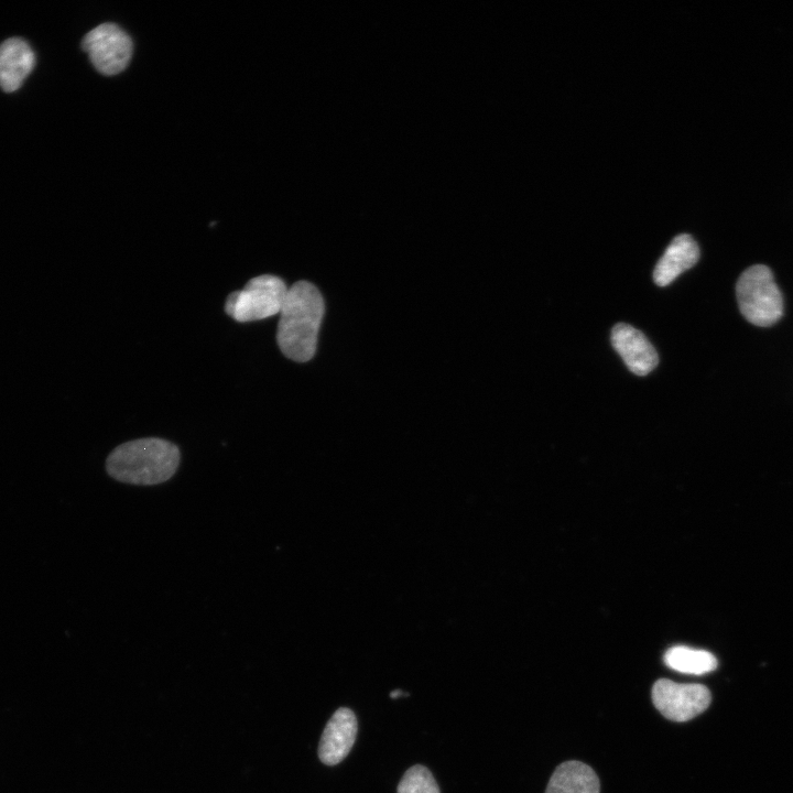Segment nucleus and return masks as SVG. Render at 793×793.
Instances as JSON below:
<instances>
[{
  "label": "nucleus",
  "instance_id": "9",
  "mask_svg": "<svg viewBox=\"0 0 793 793\" xmlns=\"http://www.w3.org/2000/svg\"><path fill=\"white\" fill-rule=\"evenodd\" d=\"M35 65V54L26 41L10 37L0 44V88L7 93L21 87Z\"/></svg>",
  "mask_w": 793,
  "mask_h": 793
},
{
  "label": "nucleus",
  "instance_id": "5",
  "mask_svg": "<svg viewBox=\"0 0 793 793\" xmlns=\"http://www.w3.org/2000/svg\"><path fill=\"white\" fill-rule=\"evenodd\" d=\"M95 68L107 76L126 69L132 56V41L128 33L115 23H102L90 30L82 41Z\"/></svg>",
  "mask_w": 793,
  "mask_h": 793
},
{
  "label": "nucleus",
  "instance_id": "3",
  "mask_svg": "<svg viewBox=\"0 0 793 793\" xmlns=\"http://www.w3.org/2000/svg\"><path fill=\"white\" fill-rule=\"evenodd\" d=\"M736 295L741 314L756 326H771L783 314L781 292L771 270L763 264H754L741 273Z\"/></svg>",
  "mask_w": 793,
  "mask_h": 793
},
{
  "label": "nucleus",
  "instance_id": "12",
  "mask_svg": "<svg viewBox=\"0 0 793 793\" xmlns=\"http://www.w3.org/2000/svg\"><path fill=\"white\" fill-rule=\"evenodd\" d=\"M665 664L678 672L702 675L717 666L716 658L708 651L677 645L664 654Z\"/></svg>",
  "mask_w": 793,
  "mask_h": 793
},
{
  "label": "nucleus",
  "instance_id": "8",
  "mask_svg": "<svg viewBox=\"0 0 793 793\" xmlns=\"http://www.w3.org/2000/svg\"><path fill=\"white\" fill-rule=\"evenodd\" d=\"M357 718L346 707L338 708L326 724L318 746L319 760L327 765L339 763L349 753L357 735Z\"/></svg>",
  "mask_w": 793,
  "mask_h": 793
},
{
  "label": "nucleus",
  "instance_id": "14",
  "mask_svg": "<svg viewBox=\"0 0 793 793\" xmlns=\"http://www.w3.org/2000/svg\"><path fill=\"white\" fill-rule=\"evenodd\" d=\"M400 694H401V691H400V689H395V691H393V692L390 693V697H391V698H395V697H399Z\"/></svg>",
  "mask_w": 793,
  "mask_h": 793
},
{
  "label": "nucleus",
  "instance_id": "4",
  "mask_svg": "<svg viewBox=\"0 0 793 793\" xmlns=\"http://www.w3.org/2000/svg\"><path fill=\"white\" fill-rule=\"evenodd\" d=\"M286 292L282 279L262 274L249 280L242 290L230 293L225 311L240 323L264 319L281 312Z\"/></svg>",
  "mask_w": 793,
  "mask_h": 793
},
{
  "label": "nucleus",
  "instance_id": "7",
  "mask_svg": "<svg viewBox=\"0 0 793 793\" xmlns=\"http://www.w3.org/2000/svg\"><path fill=\"white\" fill-rule=\"evenodd\" d=\"M611 344L628 369L638 376H645L658 366L656 350L645 335L631 325H615Z\"/></svg>",
  "mask_w": 793,
  "mask_h": 793
},
{
  "label": "nucleus",
  "instance_id": "6",
  "mask_svg": "<svg viewBox=\"0 0 793 793\" xmlns=\"http://www.w3.org/2000/svg\"><path fill=\"white\" fill-rule=\"evenodd\" d=\"M655 708L667 719L683 723L706 710L711 702L709 689L702 684H681L658 680L651 691Z\"/></svg>",
  "mask_w": 793,
  "mask_h": 793
},
{
  "label": "nucleus",
  "instance_id": "10",
  "mask_svg": "<svg viewBox=\"0 0 793 793\" xmlns=\"http://www.w3.org/2000/svg\"><path fill=\"white\" fill-rule=\"evenodd\" d=\"M699 258V248L692 236H676L658 261L653 280L659 286H666L680 274L692 268Z\"/></svg>",
  "mask_w": 793,
  "mask_h": 793
},
{
  "label": "nucleus",
  "instance_id": "2",
  "mask_svg": "<svg viewBox=\"0 0 793 793\" xmlns=\"http://www.w3.org/2000/svg\"><path fill=\"white\" fill-rule=\"evenodd\" d=\"M181 460L178 447L170 441L145 437L117 446L107 457L106 470L113 479L152 486L171 479Z\"/></svg>",
  "mask_w": 793,
  "mask_h": 793
},
{
  "label": "nucleus",
  "instance_id": "1",
  "mask_svg": "<svg viewBox=\"0 0 793 793\" xmlns=\"http://www.w3.org/2000/svg\"><path fill=\"white\" fill-rule=\"evenodd\" d=\"M324 311L323 296L312 283L298 281L287 289L276 330L285 357L298 362L313 358Z\"/></svg>",
  "mask_w": 793,
  "mask_h": 793
},
{
  "label": "nucleus",
  "instance_id": "11",
  "mask_svg": "<svg viewBox=\"0 0 793 793\" xmlns=\"http://www.w3.org/2000/svg\"><path fill=\"white\" fill-rule=\"evenodd\" d=\"M600 783L588 764L571 760L561 763L550 778L545 793H599Z\"/></svg>",
  "mask_w": 793,
  "mask_h": 793
},
{
  "label": "nucleus",
  "instance_id": "13",
  "mask_svg": "<svg viewBox=\"0 0 793 793\" xmlns=\"http://www.w3.org/2000/svg\"><path fill=\"white\" fill-rule=\"evenodd\" d=\"M398 793H441L431 771L421 764L411 767L403 774Z\"/></svg>",
  "mask_w": 793,
  "mask_h": 793
}]
</instances>
